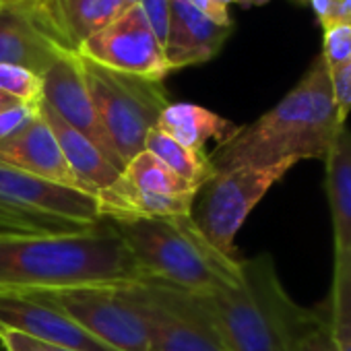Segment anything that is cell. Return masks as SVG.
<instances>
[{"instance_id": "e0dca14e", "label": "cell", "mask_w": 351, "mask_h": 351, "mask_svg": "<svg viewBox=\"0 0 351 351\" xmlns=\"http://www.w3.org/2000/svg\"><path fill=\"white\" fill-rule=\"evenodd\" d=\"M326 197L332 217L335 263L351 258V130H339L326 159Z\"/></svg>"}, {"instance_id": "603a6c76", "label": "cell", "mask_w": 351, "mask_h": 351, "mask_svg": "<svg viewBox=\"0 0 351 351\" xmlns=\"http://www.w3.org/2000/svg\"><path fill=\"white\" fill-rule=\"evenodd\" d=\"M295 351H339L326 300L312 308V316L298 341Z\"/></svg>"}, {"instance_id": "d6a6232c", "label": "cell", "mask_w": 351, "mask_h": 351, "mask_svg": "<svg viewBox=\"0 0 351 351\" xmlns=\"http://www.w3.org/2000/svg\"><path fill=\"white\" fill-rule=\"evenodd\" d=\"M13 104H17L15 99H11L9 95H5L3 91H0V110H5V108H9V106H13ZM21 104V101H19Z\"/></svg>"}, {"instance_id": "4dcf8cb0", "label": "cell", "mask_w": 351, "mask_h": 351, "mask_svg": "<svg viewBox=\"0 0 351 351\" xmlns=\"http://www.w3.org/2000/svg\"><path fill=\"white\" fill-rule=\"evenodd\" d=\"M193 5L215 25L234 27L230 17V5H234V0H193Z\"/></svg>"}, {"instance_id": "5bb4252c", "label": "cell", "mask_w": 351, "mask_h": 351, "mask_svg": "<svg viewBox=\"0 0 351 351\" xmlns=\"http://www.w3.org/2000/svg\"><path fill=\"white\" fill-rule=\"evenodd\" d=\"M0 163L69 189L83 191L64 159L56 134L42 114H38L21 132L0 143Z\"/></svg>"}, {"instance_id": "7a4b0ae2", "label": "cell", "mask_w": 351, "mask_h": 351, "mask_svg": "<svg viewBox=\"0 0 351 351\" xmlns=\"http://www.w3.org/2000/svg\"><path fill=\"white\" fill-rule=\"evenodd\" d=\"M332 77L318 54L304 77L254 122L209 153L215 171L240 165H271L283 159H326L339 130Z\"/></svg>"}, {"instance_id": "5b68a950", "label": "cell", "mask_w": 351, "mask_h": 351, "mask_svg": "<svg viewBox=\"0 0 351 351\" xmlns=\"http://www.w3.org/2000/svg\"><path fill=\"white\" fill-rule=\"evenodd\" d=\"M300 159H283L271 165H240L215 171L193 197L191 221L223 256L240 261L236 236L263 197L298 165Z\"/></svg>"}, {"instance_id": "1f68e13d", "label": "cell", "mask_w": 351, "mask_h": 351, "mask_svg": "<svg viewBox=\"0 0 351 351\" xmlns=\"http://www.w3.org/2000/svg\"><path fill=\"white\" fill-rule=\"evenodd\" d=\"M234 3L244 7V9H248V7H263V5L269 3V0H234Z\"/></svg>"}, {"instance_id": "7402d4cb", "label": "cell", "mask_w": 351, "mask_h": 351, "mask_svg": "<svg viewBox=\"0 0 351 351\" xmlns=\"http://www.w3.org/2000/svg\"><path fill=\"white\" fill-rule=\"evenodd\" d=\"M0 91L15 101L38 106L44 97V79L17 64H0Z\"/></svg>"}, {"instance_id": "ffe728a7", "label": "cell", "mask_w": 351, "mask_h": 351, "mask_svg": "<svg viewBox=\"0 0 351 351\" xmlns=\"http://www.w3.org/2000/svg\"><path fill=\"white\" fill-rule=\"evenodd\" d=\"M122 178L134 186L136 191L151 193V195H195L189 182L178 178L169 167H165L153 153L141 151L134 155L122 169Z\"/></svg>"}, {"instance_id": "cb8c5ba5", "label": "cell", "mask_w": 351, "mask_h": 351, "mask_svg": "<svg viewBox=\"0 0 351 351\" xmlns=\"http://www.w3.org/2000/svg\"><path fill=\"white\" fill-rule=\"evenodd\" d=\"M330 75L341 71L351 60V23L332 25L322 32V52Z\"/></svg>"}, {"instance_id": "8fae6325", "label": "cell", "mask_w": 351, "mask_h": 351, "mask_svg": "<svg viewBox=\"0 0 351 351\" xmlns=\"http://www.w3.org/2000/svg\"><path fill=\"white\" fill-rule=\"evenodd\" d=\"M44 97L42 101L73 130L89 138L118 169H124L120 155L108 138L93 99L87 91L77 52L64 50L56 62L44 73Z\"/></svg>"}, {"instance_id": "8d00e7d4", "label": "cell", "mask_w": 351, "mask_h": 351, "mask_svg": "<svg viewBox=\"0 0 351 351\" xmlns=\"http://www.w3.org/2000/svg\"><path fill=\"white\" fill-rule=\"evenodd\" d=\"M0 3H5V5H15L17 0H0Z\"/></svg>"}, {"instance_id": "83f0119b", "label": "cell", "mask_w": 351, "mask_h": 351, "mask_svg": "<svg viewBox=\"0 0 351 351\" xmlns=\"http://www.w3.org/2000/svg\"><path fill=\"white\" fill-rule=\"evenodd\" d=\"M138 5L145 13L155 38L163 46L167 40V34H169V0H141Z\"/></svg>"}, {"instance_id": "2e32d148", "label": "cell", "mask_w": 351, "mask_h": 351, "mask_svg": "<svg viewBox=\"0 0 351 351\" xmlns=\"http://www.w3.org/2000/svg\"><path fill=\"white\" fill-rule=\"evenodd\" d=\"M40 114L56 134L64 159L85 193L97 197L99 193H104L120 180L122 169H118L89 138H85L66 122H62L44 101H40Z\"/></svg>"}, {"instance_id": "f1b7e54d", "label": "cell", "mask_w": 351, "mask_h": 351, "mask_svg": "<svg viewBox=\"0 0 351 351\" xmlns=\"http://www.w3.org/2000/svg\"><path fill=\"white\" fill-rule=\"evenodd\" d=\"M330 77H332V93H335L337 112H339L341 122L345 124L351 112V60L341 71L332 73Z\"/></svg>"}, {"instance_id": "9a60e30c", "label": "cell", "mask_w": 351, "mask_h": 351, "mask_svg": "<svg viewBox=\"0 0 351 351\" xmlns=\"http://www.w3.org/2000/svg\"><path fill=\"white\" fill-rule=\"evenodd\" d=\"M62 52L27 5H0V64L25 66L44 77Z\"/></svg>"}, {"instance_id": "d590c367", "label": "cell", "mask_w": 351, "mask_h": 351, "mask_svg": "<svg viewBox=\"0 0 351 351\" xmlns=\"http://www.w3.org/2000/svg\"><path fill=\"white\" fill-rule=\"evenodd\" d=\"M141 0H124V5H126V9H130V7H134V5H138Z\"/></svg>"}, {"instance_id": "52a82bcc", "label": "cell", "mask_w": 351, "mask_h": 351, "mask_svg": "<svg viewBox=\"0 0 351 351\" xmlns=\"http://www.w3.org/2000/svg\"><path fill=\"white\" fill-rule=\"evenodd\" d=\"M126 285H69L17 291L62 312L116 351H149V332Z\"/></svg>"}, {"instance_id": "8992f818", "label": "cell", "mask_w": 351, "mask_h": 351, "mask_svg": "<svg viewBox=\"0 0 351 351\" xmlns=\"http://www.w3.org/2000/svg\"><path fill=\"white\" fill-rule=\"evenodd\" d=\"M79 64L101 126L126 165L145 151L149 130L157 126L161 112L171 104L163 81L122 75L83 56H79Z\"/></svg>"}, {"instance_id": "74e56055", "label": "cell", "mask_w": 351, "mask_h": 351, "mask_svg": "<svg viewBox=\"0 0 351 351\" xmlns=\"http://www.w3.org/2000/svg\"><path fill=\"white\" fill-rule=\"evenodd\" d=\"M25 3H32V0H17L15 5H25Z\"/></svg>"}, {"instance_id": "44dd1931", "label": "cell", "mask_w": 351, "mask_h": 351, "mask_svg": "<svg viewBox=\"0 0 351 351\" xmlns=\"http://www.w3.org/2000/svg\"><path fill=\"white\" fill-rule=\"evenodd\" d=\"M326 304L339 351H351V263L335 265Z\"/></svg>"}, {"instance_id": "e575fe53", "label": "cell", "mask_w": 351, "mask_h": 351, "mask_svg": "<svg viewBox=\"0 0 351 351\" xmlns=\"http://www.w3.org/2000/svg\"><path fill=\"white\" fill-rule=\"evenodd\" d=\"M52 3H60V0H32V3L25 5H52Z\"/></svg>"}, {"instance_id": "7c38bea8", "label": "cell", "mask_w": 351, "mask_h": 351, "mask_svg": "<svg viewBox=\"0 0 351 351\" xmlns=\"http://www.w3.org/2000/svg\"><path fill=\"white\" fill-rule=\"evenodd\" d=\"M0 328L73 351H116L52 306L17 293H0Z\"/></svg>"}, {"instance_id": "30bf717a", "label": "cell", "mask_w": 351, "mask_h": 351, "mask_svg": "<svg viewBox=\"0 0 351 351\" xmlns=\"http://www.w3.org/2000/svg\"><path fill=\"white\" fill-rule=\"evenodd\" d=\"M0 199L52 223L79 230H89L104 223L97 199L93 195L38 178V176L5 163H0Z\"/></svg>"}, {"instance_id": "ac0fdd59", "label": "cell", "mask_w": 351, "mask_h": 351, "mask_svg": "<svg viewBox=\"0 0 351 351\" xmlns=\"http://www.w3.org/2000/svg\"><path fill=\"white\" fill-rule=\"evenodd\" d=\"M155 128L193 151H205L209 141L223 145L240 126L197 104H169L161 112Z\"/></svg>"}, {"instance_id": "f35d334b", "label": "cell", "mask_w": 351, "mask_h": 351, "mask_svg": "<svg viewBox=\"0 0 351 351\" xmlns=\"http://www.w3.org/2000/svg\"><path fill=\"white\" fill-rule=\"evenodd\" d=\"M0 5H5V3H0Z\"/></svg>"}, {"instance_id": "4316f807", "label": "cell", "mask_w": 351, "mask_h": 351, "mask_svg": "<svg viewBox=\"0 0 351 351\" xmlns=\"http://www.w3.org/2000/svg\"><path fill=\"white\" fill-rule=\"evenodd\" d=\"M322 32L341 25L351 23V0H308Z\"/></svg>"}, {"instance_id": "836d02e7", "label": "cell", "mask_w": 351, "mask_h": 351, "mask_svg": "<svg viewBox=\"0 0 351 351\" xmlns=\"http://www.w3.org/2000/svg\"><path fill=\"white\" fill-rule=\"evenodd\" d=\"M0 232H17V230L13 226H9L5 219H0Z\"/></svg>"}, {"instance_id": "9c48e42d", "label": "cell", "mask_w": 351, "mask_h": 351, "mask_svg": "<svg viewBox=\"0 0 351 351\" xmlns=\"http://www.w3.org/2000/svg\"><path fill=\"white\" fill-rule=\"evenodd\" d=\"M77 54L104 69L151 81H163L171 73L163 46L155 38L141 5L126 9L112 23L89 36Z\"/></svg>"}, {"instance_id": "d6986e66", "label": "cell", "mask_w": 351, "mask_h": 351, "mask_svg": "<svg viewBox=\"0 0 351 351\" xmlns=\"http://www.w3.org/2000/svg\"><path fill=\"white\" fill-rule=\"evenodd\" d=\"M145 151L153 153L165 167H169L178 178L189 182L193 189H199L215 173L207 151H193L163 134L159 128L149 130L145 138Z\"/></svg>"}, {"instance_id": "4fadbf2b", "label": "cell", "mask_w": 351, "mask_h": 351, "mask_svg": "<svg viewBox=\"0 0 351 351\" xmlns=\"http://www.w3.org/2000/svg\"><path fill=\"white\" fill-rule=\"evenodd\" d=\"M232 29L215 25L201 15L193 0H169V34L163 44V54L171 73L215 58Z\"/></svg>"}, {"instance_id": "ba28073f", "label": "cell", "mask_w": 351, "mask_h": 351, "mask_svg": "<svg viewBox=\"0 0 351 351\" xmlns=\"http://www.w3.org/2000/svg\"><path fill=\"white\" fill-rule=\"evenodd\" d=\"M124 289L145 318L149 351H230L189 293L157 283H128Z\"/></svg>"}, {"instance_id": "f546056e", "label": "cell", "mask_w": 351, "mask_h": 351, "mask_svg": "<svg viewBox=\"0 0 351 351\" xmlns=\"http://www.w3.org/2000/svg\"><path fill=\"white\" fill-rule=\"evenodd\" d=\"M0 343L5 345L7 351H73V349L50 345V343H42V341L29 339V337H25L21 332L5 330V328H0Z\"/></svg>"}, {"instance_id": "3957f363", "label": "cell", "mask_w": 351, "mask_h": 351, "mask_svg": "<svg viewBox=\"0 0 351 351\" xmlns=\"http://www.w3.org/2000/svg\"><path fill=\"white\" fill-rule=\"evenodd\" d=\"M191 300L230 351H295L312 316V308L289 298L271 254L242 258L240 285L191 295Z\"/></svg>"}, {"instance_id": "d4e9b609", "label": "cell", "mask_w": 351, "mask_h": 351, "mask_svg": "<svg viewBox=\"0 0 351 351\" xmlns=\"http://www.w3.org/2000/svg\"><path fill=\"white\" fill-rule=\"evenodd\" d=\"M0 219H5L9 226H13L17 232H32V234H44V232H81L79 228L62 226V223H52L40 217H34L9 203L0 199Z\"/></svg>"}, {"instance_id": "277c9868", "label": "cell", "mask_w": 351, "mask_h": 351, "mask_svg": "<svg viewBox=\"0 0 351 351\" xmlns=\"http://www.w3.org/2000/svg\"><path fill=\"white\" fill-rule=\"evenodd\" d=\"M106 223L122 238L147 283L203 295L242 281V258L223 256L191 217H122Z\"/></svg>"}, {"instance_id": "6da1fadb", "label": "cell", "mask_w": 351, "mask_h": 351, "mask_svg": "<svg viewBox=\"0 0 351 351\" xmlns=\"http://www.w3.org/2000/svg\"><path fill=\"white\" fill-rule=\"evenodd\" d=\"M128 283L147 279L106 221L81 232H0V293Z\"/></svg>"}, {"instance_id": "484cf974", "label": "cell", "mask_w": 351, "mask_h": 351, "mask_svg": "<svg viewBox=\"0 0 351 351\" xmlns=\"http://www.w3.org/2000/svg\"><path fill=\"white\" fill-rule=\"evenodd\" d=\"M38 114H40V104L29 106L17 101L5 110H0V143H5L17 132H21Z\"/></svg>"}]
</instances>
